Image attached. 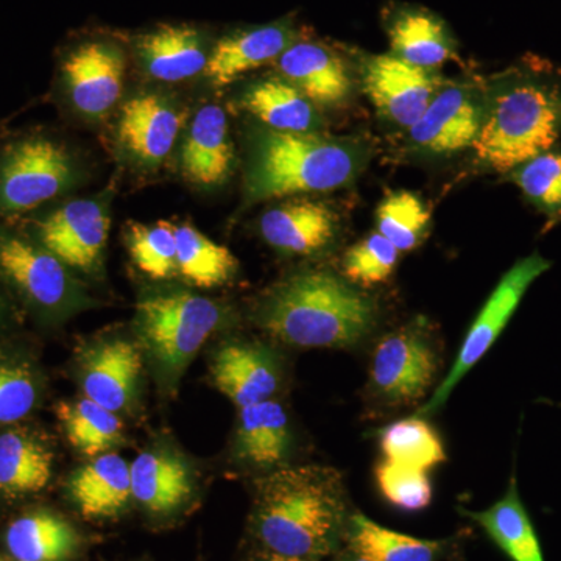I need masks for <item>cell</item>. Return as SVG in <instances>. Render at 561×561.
I'll use <instances>...</instances> for the list:
<instances>
[{
	"label": "cell",
	"instance_id": "obj_1",
	"mask_svg": "<svg viewBox=\"0 0 561 561\" xmlns=\"http://www.w3.org/2000/svg\"><path fill=\"white\" fill-rule=\"evenodd\" d=\"M482 99V127L472 149L485 168L508 173L557 146L561 136V66L538 55H524L491 77Z\"/></svg>",
	"mask_w": 561,
	"mask_h": 561
},
{
	"label": "cell",
	"instance_id": "obj_2",
	"mask_svg": "<svg viewBox=\"0 0 561 561\" xmlns=\"http://www.w3.org/2000/svg\"><path fill=\"white\" fill-rule=\"evenodd\" d=\"M376 305L330 272L295 273L262 301L260 324L278 341L300 348H343L367 337Z\"/></svg>",
	"mask_w": 561,
	"mask_h": 561
},
{
	"label": "cell",
	"instance_id": "obj_3",
	"mask_svg": "<svg viewBox=\"0 0 561 561\" xmlns=\"http://www.w3.org/2000/svg\"><path fill=\"white\" fill-rule=\"evenodd\" d=\"M367 149L319 133H287L260 127L249 135L243 165L247 205L341 190L364 169Z\"/></svg>",
	"mask_w": 561,
	"mask_h": 561
},
{
	"label": "cell",
	"instance_id": "obj_4",
	"mask_svg": "<svg viewBox=\"0 0 561 561\" xmlns=\"http://www.w3.org/2000/svg\"><path fill=\"white\" fill-rule=\"evenodd\" d=\"M342 518V485L335 471L280 468L257 482L254 522L272 553L316 559L330 551Z\"/></svg>",
	"mask_w": 561,
	"mask_h": 561
},
{
	"label": "cell",
	"instance_id": "obj_5",
	"mask_svg": "<svg viewBox=\"0 0 561 561\" xmlns=\"http://www.w3.org/2000/svg\"><path fill=\"white\" fill-rule=\"evenodd\" d=\"M224 311L217 302L190 291L151 295L138 305L144 342L169 371H179L220 327Z\"/></svg>",
	"mask_w": 561,
	"mask_h": 561
},
{
	"label": "cell",
	"instance_id": "obj_6",
	"mask_svg": "<svg viewBox=\"0 0 561 561\" xmlns=\"http://www.w3.org/2000/svg\"><path fill=\"white\" fill-rule=\"evenodd\" d=\"M551 265V261L542 257L538 251H534L529 256L516 261L511 271L505 272L497 286L491 291L481 312L472 321L451 370L432 394L427 404L420 409V416L437 412L449 400V394L456 389L461 378L489 353L494 342L500 339L531 284L540 278L542 273L548 272Z\"/></svg>",
	"mask_w": 561,
	"mask_h": 561
},
{
	"label": "cell",
	"instance_id": "obj_7",
	"mask_svg": "<svg viewBox=\"0 0 561 561\" xmlns=\"http://www.w3.org/2000/svg\"><path fill=\"white\" fill-rule=\"evenodd\" d=\"M76 176L65 147L47 138L11 146L0 161V209L18 214L38 208L60 195Z\"/></svg>",
	"mask_w": 561,
	"mask_h": 561
},
{
	"label": "cell",
	"instance_id": "obj_8",
	"mask_svg": "<svg viewBox=\"0 0 561 561\" xmlns=\"http://www.w3.org/2000/svg\"><path fill=\"white\" fill-rule=\"evenodd\" d=\"M437 373L438 357L430 337L420 328H401L376 346L370 387L387 404L409 405L427 393Z\"/></svg>",
	"mask_w": 561,
	"mask_h": 561
},
{
	"label": "cell",
	"instance_id": "obj_9",
	"mask_svg": "<svg viewBox=\"0 0 561 561\" xmlns=\"http://www.w3.org/2000/svg\"><path fill=\"white\" fill-rule=\"evenodd\" d=\"M362 83L379 113L404 128L419 122L442 88L432 70L416 68L393 54L364 58Z\"/></svg>",
	"mask_w": 561,
	"mask_h": 561
},
{
	"label": "cell",
	"instance_id": "obj_10",
	"mask_svg": "<svg viewBox=\"0 0 561 561\" xmlns=\"http://www.w3.org/2000/svg\"><path fill=\"white\" fill-rule=\"evenodd\" d=\"M125 79V55L110 41H87L62 62L69 101L83 116L102 117L116 106Z\"/></svg>",
	"mask_w": 561,
	"mask_h": 561
},
{
	"label": "cell",
	"instance_id": "obj_11",
	"mask_svg": "<svg viewBox=\"0 0 561 561\" xmlns=\"http://www.w3.org/2000/svg\"><path fill=\"white\" fill-rule=\"evenodd\" d=\"M110 216L101 202L73 201L38 224L44 249L69 268L91 272L102 260L108 241Z\"/></svg>",
	"mask_w": 561,
	"mask_h": 561
},
{
	"label": "cell",
	"instance_id": "obj_12",
	"mask_svg": "<svg viewBox=\"0 0 561 561\" xmlns=\"http://www.w3.org/2000/svg\"><path fill=\"white\" fill-rule=\"evenodd\" d=\"M482 94L468 87H445L432 99L411 131L413 149L427 154H451L468 149L481 133Z\"/></svg>",
	"mask_w": 561,
	"mask_h": 561
},
{
	"label": "cell",
	"instance_id": "obj_13",
	"mask_svg": "<svg viewBox=\"0 0 561 561\" xmlns=\"http://www.w3.org/2000/svg\"><path fill=\"white\" fill-rule=\"evenodd\" d=\"M184 114L161 94H139L125 102L117 122V138L144 168H158L168 160L179 139Z\"/></svg>",
	"mask_w": 561,
	"mask_h": 561
},
{
	"label": "cell",
	"instance_id": "obj_14",
	"mask_svg": "<svg viewBox=\"0 0 561 561\" xmlns=\"http://www.w3.org/2000/svg\"><path fill=\"white\" fill-rule=\"evenodd\" d=\"M298 39L300 33L289 21L232 32L210 47L203 73L214 87H227L250 70L276 62Z\"/></svg>",
	"mask_w": 561,
	"mask_h": 561
},
{
	"label": "cell",
	"instance_id": "obj_15",
	"mask_svg": "<svg viewBox=\"0 0 561 561\" xmlns=\"http://www.w3.org/2000/svg\"><path fill=\"white\" fill-rule=\"evenodd\" d=\"M280 77L316 106H337L353 91V80L337 51L316 41L298 39L276 60Z\"/></svg>",
	"mask_w": 561,
	"mask_h": 561
},
{
	"label": "cell",
	"instance_id": "obj_16",
	"mask_svg": "<svg viewBox=\"0 0 561 561\" xmlns=\"http://www.w3.org/2000/svg\"><path fill=\"white\" fill-rule=\"evenodd\" d=\"M264 241L290 254H316L337 234V217L323 202L291 198L268 209L260 220Z\"/></svg>",
	"mask_w": 561,
	"mask_h": 561
},
{
	"label": "cell",
	"instance_id": "obj_17",
	"mask_svg": "<svg viewBox=\"0 0 561 561\" xmlns=\"http://www.w3.org/2000/svg\"><path fill=\"white\" fill-rule=\"evenodd\" d=\"M0 272L41 308H58L68 300V267L44 247L16 236H0Z\"/></svg>",
	"mask_w": 561,
	"mask_h": 561
},
{
	"label": "cell",
	"instance_id": "obj_18",
	"mask_svg": "<svg viewBox=\"0 0 561 561\" xmlns=\"http://www.w3.org/2000/svg\"><path fill=\"white\" fill-rule=\"evenodd\" d=\"M139 60L150 77L183 81L205 72L210 49L205 33L190 24H161L136 41Z\"/></svg>",
	"mask_w": 561,
	"mask_h": 561
},
{
	"label": "cell",
	"instance_id": "obj_19",
	"mask_svg": "<svg viewBox=\"0 0 561 561\" xmlns=\"http://www.w3.org/2000/svg\"><path fill=\"white\" fill-rule=\"evenodd\" d=\"M232 146L227 113L217 105L197 111L181 150V173L198 187L219 186L230 176Z\"/></svg>",
	"mask_w": 561,
	"mask_h": 561
},
{
	"label": "cell",
	"instance_id": "obj_20",
	"mask_svg": "<svg viewBox=\"0 0 561 561\" xmlns=\"http://www.w3.org/2000/svg\"><path fill=\"white\" fill-rule=\"evenodd\" d=\"M140 371L142 356L135 343L124 339L103 342L91 350L83 362L81 387L84 397L106 411L119 412L131 401Z\"/></svg>",
	"mask_w": 561,
	"mask_h": 561
},
{
	"label": "cell",
	"instance_id": "obj_21",
	"mask_svg": "<svg viewBox=\"0 0 561 561\" xmlns=\"http://www.w3.org/2000/svg\"><path fill=\"white\" fill-rule=\"evenodd\" d=\"M217 389L238 409L272 400L279 386L271 354L250 343L221 346L213 365Z\"/></svg>",
	"mask_w": 561,
	"mask_h": 561
},
{
	"label": "cell",
	"instance_id": "obj_22",
	"mask_svg": "<svg viewBox=\"0 0 561 561\" xmlns=\"http://www.w3.org/2000/svg\"><path fill=\"white\" fill-rule=\"evenodd\" d=\"M391 54L424 70L440 68L456 58V43L445 22L416 7H397L387 14Z\"/></svg>",
	"mask_w": 561,
	"mask_h": 561
},
{
	"label": "cell",
	"instance_id": "obj_23",
	"mask_svg": "<svg viewBox=\"0 0 561 561\" xmlns=\"http://www.w3.org/2000/svg\"><path fill=\"white\" fill-rule=\"evenodd\" d=\"M69 490L84 518H113L133 497L130 461L114 453L94 457L72 476Z\"/></svg>",
	"mask_w": 561,
	"mask_h": 561
},
{
	"label": "cell",
	"instance_id": "obj_24",
	"mask_svg": "<svg viewBox=\"0 0 561 561\" xmlns=\"http://www.w3.org/2000/svg\"><path fill=\"white\" fill-rule=\"evenodd\" d=\"M241 105L272 130L319 133L323 127L317 106L283 77L250 84L243 91Z\"/></svg>",
	"mask_w": 561,
	"mask_h": 561
},
{
	"label": "cell",
	"instance_id": "obj_25",
	"mask_svg": "<svg viewBox=\"0 0 561 561\" xmlns=\"http://www.w3.org/2000/svg\"><path fill=\"white\" fill-rule=\"evenodd\" d=\"M290 446L289 416L278 401L267 400L239 409L238 451L260 470L278 468Z\"/></svg>",
	"mask_w": 561,
	"mask_h": 561
},
{
	"label": "cell",
	"instance_id": "obj_26",
	"mask_svg": "<svg viewBox=\"0 0 561 561\" xmlns=\"http://www.w3.org/2000/svg\"><path fill=\"white\" fill-rule=\"evenodd\" d=\"M54 454L24 430L0 434V493L18 497L39 493L49 485Z\"/></svg>",
	"mask_w": 561,
	"mask_h": 561
},
{
	"label": "cell",
	"instance_id": "obj_27",
	"mask_svg": "<svg viewBox=\"0 0 561 561\" xmlns=\"http://www.w3.org/2000/svg\"><path fill=\"white\" fill-rule=\"evenodd\" d=\"M133 497L147 511L171 513L192 493L191 472L176 457L142 453L130 461Z\"/></svg>",
	"mask_w": 561,
	"mask_h": 561
},
{
	"label": "cell",
	"instance_id": "obj_28",
	"mask_svg": "<svg viewBox=\"0 0 561 561\" xmlns=\"http://www.w3.org/2000/svg\"><path fill=\"white\" fill-rule=\"evenodd\" d=\"M5 542L14 561H68L79 549L80 538L61 516L39 511L11 523Z\"/></svg>",
	"mask_w": 561,
	"mask_h": 561
},
{
	"label": "cell",
	"instance_id": "obj_29",
	"mask_svg": "<svg viewBox=\"0 0 561 561\" xmlns=\"http://www.w3.org/2000/svg\"><path fill=\"white\" fill-rule=\"evenodd\" d=\"M512 561H545L540 540L529 513L519 497L516 479L512 478L507 493L483 512L468 513Z\"/></svg>",
	"mask_w": 561,
	"mask_h": 561
},
{
	"label": "cell",
	"instance_id": "obj_30",
	"mask_svg": "<svg viewBox=\"0 0 561 561\" xmlns=\"http://www.w3.org/2000/svg\"><path fill=\"white\" fill-rule=\"evenodd\" d=\"M176 271L181 278L201 289H214L228 283L238 268V260L227 247L206 238L190 225L175 227Z\"/></svg>",
	"mask_w": 561,
	"mask_h": 561
},
{
	"label": "cell",
	"instance_id": "obj_31",
	"mask_svg": "<svg viewBox=\"0 0 561 561\" xmlns=\"http://www.w3.org/2000/svg\"><path fill=\"white\" fill-rule=\"evenodd\" d=\"M58 419L65 427L70 445L83 456L94 457L110 453L122 442L124 424L116 413L106 411L98 402L84 397L77 402H61Z\"/></svg>",
	"mask_w": 561,
	"mask_h": 561
},
{
	"label": "cell",
	"instance_id": "obj_32",
	"mask_svg": "<svg viewBox=\"0 0 561 561\" xmlns=\"http://www.w3.org/2000/svg\"><path fill=\"white\" fill-rule=\"evenodd\" d=\"M351 546L371 561H435L440 551L438 542L386 529L364 515L351 519Z\"/></svg>",
	"mask_w": 561,
	"mask_h": 561
},
{
	"label": "cell",
	"instance_id": "obj_33",
	"mask_svg": "<svg viewBox=\"0 0 561 561\" xmlns=\"http://www.w3.org/2000/svg\"><path fill=\"white\" fill-rule=\"evenodd\" d=\"M529 205L546 217L545 231L561 224V150L542 151L505 173Z\"/></svg>",
	"mask_w": 561,
	"mask_h": 561
},
{
	"label": "cell",
	"instance_id": "obj_34",
	"mask_svg": "<svg viewBox=\"0 0 561 561\" xmlns=\"http://www.w3.org/2000/svg\"><path fill=\"white\" fill-rule=\"evenodd\" d=\"M381 449L387 461L424 472L446 460L437 432L419 416L387 426L381 434Z\"/></svg>",
	"mask_w": 561,
	"mask_h": 561
},
{
	"label": "cell",
	"instance_id": "obj_35",
	"mask_svg": "<svg viewBox=\"0 0 561 561\" xmlns=\"http://www.w3.org/2000/svg\"><path fill=\"white\" fill-rule=\"evenodd\" d=\"M378 232L400 251L415 250L426 239L431 213L412 192H391L376 213Z\"/></svg>",
	"mask_w": 561,
	"mask_h": 561
},
{
	"label": "cell",
	"instance_id": "obj_36",
	"mask_svg": "<svg viewBox=\"0 0 561 561\" xmlns=\"http://www.w3.org/2000/svg\"><path fill=\"white\" fill-rule=\"evenodd\" d=\"M128 251L140 272L153 279L175 276V227L169 221L154 225L131 224L127 234Z\"/></svg>",
	"mask_w": 561,
	"mask_h": 561
},
{
	"label": "cell",
	"instance_id": "obj_37",
	"mask_svg": "<svg viewBox=\"0 0 561 561\" xmlns=\"http://www.w3.org/2000/svg\"><path fill=\"white\" fill-rule=\"evenodd\" d=\"M400 253L393 243L375 232L346 251L342 261L343 275L357 286H376L390 278Z\"/></svg>",
	"mask_w": 561,
	"mask_h": 561
},
{
	"label": "cell",
	"instance_id": "obj_38",
	"mask_svg": "<svg viewBox=\"0 0 561 561\" xmlns=\"http://www.w3.org/2000/svg\"><path fill=\"white\" fill-rule=\"evenodd\" d=\"M376 482L382 496L400 511L419 512L431 504L432 485L427 472L383 460L376 468Z\"/></svg>",
	"mask_w": 561,
	"mask_h": 561
},
{
	"label": "cell",
	"instance_id": "obj_39",
	"mask_svg": "<svg viewBox=\"0 0 561 561\" xmlns=\"http://www.w3.org/2000/svg\"><path fill=\"white\" fill-rule=\"evenodd\" d=\"M38 401V386L25 365L0 360V424L24 420Z\"/></svg>",
	"mask_w": 561,
	"mask_h": 561
},
{
	"label": "cell",
	"instance_id": "obj_40",
	"mask_svg": "<svg viewBox=\"0 0 561 561\" xmlns=\"http://www.w3.org/2000/svg\"><path fill=\"white\" fill-rule=\"evenodd\" d=\"M267 561H317L316 559H306V557H286L278 556V553H272L271 559Z\"/></svg>",
	"mask_w": 561,
	"mask_h": 561
},
{
	"label": "cell",
	"instance_id": "obj_41",
	"mask_svg": "<svg viewBox=\"0 0 561 561\" xmlns=\"http://www.w3.org/2000/svg\"><path fill=\"white\" fill-rule=\"evenodd\" d=\"M348 561H371V560L364 559V557H360V556H356V557H354L353 560H348Z\"/></svg>",
	"mask_w": 561,
	"mask_h": 561
},
{
	"label": "cell",
	"instance_id": "obj_42",
	"mask_svg": "<svg viewBox=\"0 0 561 561\" xmlns=\"http://www.w3.org/2000/svg\"><path fill=\"white\" fill-rule=\"evenodd\" d=\"M0 561H3L2 559H0Z\"/></svg>",
	"mask_w": 561,
	"mask_h": 561
}]
</instances>
